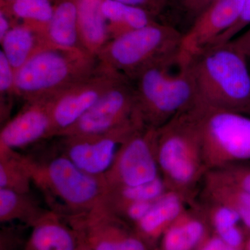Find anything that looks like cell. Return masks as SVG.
I'll return each mask as SVG.
<instances>
[{
	"label": "cell",
	"instance_id": "cell-1",
	"mask_svg": "<svg viewBox=\"0 0 250 250\" xmlns=\"http://www.w3.org/2000/svg\"><path fill=\"white\" fill-rule=\"evenodd\" d=\"M197 103L158 128L156 141L159 170L167 188L190 203L196 200L208 172L202 154Z\"/></svg>",
	"mask_w": 250,
	"mask_h": 250
},
{
	"label": "cell",
	"instance_id": "cell-2",
	"mask_svg": "<svg viewBox=\"0 0 250 250\" xmlns=\"http://www.w3.org/2000/svg\"><path fill=\"white\" fill-rule=\"evenodd\" d=\"M248 59L229 42L208 46L188 60L199 103L250 116Z\"/></svg>",
	"mask_w": 250,
	"mask_h": 250
},
{
	"label": "cell",
	"instance_id": "cell-3",
	"mask_svg": "<svg viewBox=\"0 0 250 250\" xmlns=\"http://www.w3.org/2000/svg\"><path fill=\"white\" fill-rule=\"evenodd\" d=\"M131 81L138 113L148 127H161L198 102L188 62L179 54L148 67Z\"/></svg>",
	"mask_w": 250,
	"mask_h": 250
},
{
	"label": "cell",
	"instance_id": "cell-4",
	"mask_svg": "<svg viewBox=\"0 0 250 250\" xmlns=\"http://www.w3.org/2000/svg\"><path fill=\"white\" fill-rule=\"evenodd\" d=\"M32 184L43 193L52 210L75 218L101 205L108 187L104 176L91 175L62 153L45 160L23 156Z\"/></svg>",
	"mask_w": 250,
	"mask_h": 250
},
{
	"label": "cell",
	"instance_id": "cell-5",
	"mask_svg": "<svg viewBox=\"0 0 250 250\" xmlns=\"http://www.w3.org/2000/svg\"><path fill=\"white\" fill-rule=\"evenodd\" d=\"M99 61L83 49L46 44L16 72V96L26 103L50 98L91 75Z\"/></svg>",
	"mask_w": 250,
	"mask_h": 250
},
{
	"label": "cell",
	"instance_id": "cell-6",
	"mask_svg": "<svg viewBox=\"0 0 250 250\" xmlns=\"http://www.w3.org/2000/svg\"><path fill=\"white\" fill-rule=\"evenodd\" d=\"M183 34L172 26L154 22L111 39L97 58L131 80L148 67L178 55Z\"/></svg>",
	"mask_w": 250,
	"mask_h": 250
},
{
	"label": "cell",
	"instance_id": "cell-7",
	"mask_svg": "<svg viewBox=\"0 0 250 250\" xmlns=\"http://www.w3.org/2000/svg\"><path fill=\"white\" fill-rule=\"evenodd\" d=\"M202 154L208 171L250 161V116L197 103Z\"/></svg>",
	"mask_w": 250,
	"mask_h": 250
},
{
	"label": "cell",
	"instance_id": "cell-8",
	"mask_svg": "<svg viewBox=\"0 0 250 250\" xmlns=\"http://www.w3.org/2000/svg\"><path fill=\"white\" fill-rule=\"evenodd\" d=\"M137 120L141 121L134 85L124 76L60 137L103 134Z\"/></svg>",
	"mask_w": 250,
	"mask_h": 250
},
{
	"label": "cell",
	"instance_id": "cell-9",
	"mask_svg": "<svg viewBox=\"0 0 250 250\" xmlns=\"http://www.w3.org/2000/svg\"><path fill=\"white\" fill-rule=\"evenodd\" d=\"M124 76L99 62L98 68L89 77L52 96L50 101L52 137H60Z\"/></svg>",
	"mask_w": 250,
	"mask_h": 250
},
{
	"label": "cell",
	"instance_id": "cell-10",
	"mask_svg": "<svg viewBox=\"0 0 250 250\" xmlns=\"http://www.w3.org/2000/svg\"><path fill=\"white\" fill-rule=\"evenodd\" d=\"M157 129L143 126L126 140L104 176L108 188L133 187L160 177L156 157Z\"/></svg>",
	"mask_w": 250,
	"mask_h": 250
},
{
	"label": "cell",
	"instance_id": "cell-11",
	"mask_svg": "<svg viewBox=\"0 0 250 250\" xmlns=\"http://www.w3.org/2000/svg\"><path fill=\"white\" fill-rule=\"evenodd\" d=\"M143 126L137 120L103 134L61 137L62 153L83 172L103 177L111 169L125 141Z\"/></svg>",
	"mask_w": 250,
	"mask_h": 250
},
{
	"label": "cell",
	"instance_id": "cell-12",
	"mask_svg": "<svg viewBox=\"0 0 250 250\" xmlns=\"http://www.w3.org/2000/svg\"><path fill=\"white\" fill-rule=\"evenodd\" d=\"M125 223L104 202L88 213L70 218L81 241L91 250H148L144 240L130 232Z\"/></svg>",
	"mask_w": 250,
	"mask_h": 250
},
{
	"label": "cell",
	"instance_id": "cell-13",
	"mask_svg": "<svg viewBox=\"0 0 250 250\" xmlns=\"http://www.w3.org/2000/svg\"><path fill=\"white\" fill-rule=\"evenodd\" d=\"M244 0H219L194 21L183 34L179 57L183 61L213 44L236 22L243 9Z\"/></svg>",
	"mask_w": 250,
	"mask_h": 250
},
{
	"label": "cell",
	"instance_id": "cell-14",
	"mask_svg": "<svg viewBox=\"0 0 250 250\" xmlns=\"http://www.w3.org/2000/svg\"><path fill=\"white\" fill-rule=\"evenodd\" d=\"M51 98L26 104L16 116L4 125L0 133V149L16 151L52 137Z\"/></svg>",
	"mask_w": 250,
	"mask_h": 250
},
{
	"label": "cell",
	"instance_id": "cell-15",
	"mask_svg": "<svg viewBox=\"0 0 250 250\" xmlns=\"http://www.w3.org/2000/svg\"><path fill=\"white\" fill-rule=\"evenodd\" d=\"M208 220L198 202L185 212L162 235L161 250H195L207 239Z\"/></svg>",
	"mask_w": 250,
	"mask_h": 250
},
{
	"label": "cell",
	"instance_id": "cell-16",
	"mask_svg": "<svg viewBox=\"0 0 250 250\" xmlns=\"http://www.w3.org/2000/svg\"><path fill=\"white\" fill-rule=\"evenodd\" d=\"M24 250H77L80 238L76 230L62 221V215L47 211L31 225Z\"/></svg>",
	"mask_w": 250,
	"mask_h": 250
},
{
	"label": "cell",
	"instance_id": "cell-17",
	"mask_svg": "<svg viewBox=\"0 0 250 250\" xmlns=\"http://www.w3.org/2000/svg\"><path fill=\"white\" fill-rule=\"evenodd\" d=\"M178 192L168 190L153 204L147 214L135 225L137 234L144 238L155 239L192 205Z\"/></svg>",
	"mask_w": 250,
	"mask_h": 250
},
{
	"label": "cell",
	"instance_id": "cell-18",
	"mask_svg": "<svg viewBox=\"0 0 250 250\" xmlns=\"http://www.w3.org/2000/svg\"><path fill=\"white\" fill-rule=\"evenodd\" d=\"M201 199L220 202L232 208L250 232V194L224 178L215 171H208L201 187Z\"/></svg>",
	"mask_w": 250,
	"mask_h": 250
},
{
	"label": "cell",
	"instance_id": "cell-19",
	"mask_svg": "<svg viewBox=\"0 0 250 250\" xmlns=\"http://www.w3.org/2000/svg\"><path fill=\"white\" fill-rule=\"evenodd\" d=\"M103 0H77L81 42L88 53L97 57L111 40L107 22L102 11Z\"/></svg>",
	"mask_w": 250,
	"mask_h": 250
},
{
	"label": "cell",
	"instance_id": "cell-20",
	"mask_svg": "<svg viewBox=\"0 0 250 250\" xmlns=\"http://www.w3.org/2000/svg\"><path fill=\"white\" fill-rule=\"evenodd\" d=\"M46 38L49 43L57 47L85 50L79 30L77 0H59L54 4Z\"/></svg>",
	"mask_w": 250,
	"mask_h": 250
},
{
	"label": "cell",
	"instance_id": "cell-21",
	"mask_svg": "<svg viewBox=\"0 0 250 250\" xmlns=\"http://www.w3.org/2000/svg\"><path fill=\"white\" fill-rule=\"evenodd\" d=\"M0 42L1 50L16 72L33 54L49 43L45 34L23 24L11 28Z\"/></svg>",
	"mask_w": 250,
	"mask_h": 250
},
{
	"label": "cell",
	"instance_id": "cell-22",
	"mask_svg": "<svg viewBox=\"0 0 250 250\" xmlns=\"http://www.w3.org/2000/svg\"><path fill=\"white\" fill-rule=\"evenodd\" d=\"M102 11L111 39L156 22V17L141 8L114 0H103Z\"/></svg>",
	"mask_w": 250,
	"mask_h": 250
},
{
	"label": "cell",
	"instance_id": "cell-23",
	"mask_svg": "<svg viewBox=\"0 0 250 250\" xmlns=\"http://www.w3.org/2000/svg\"><path fill=\"white\" fill-rule=\"evenodd\" d=\"M1 8L13 19L22 21L21 24H25L45 36L54 11V5L51 2V0L1 1Z\"/></svg>",
	"mask_w": 250,
	"mask_h": 250
},
{
	"label": "cell",
	"instance_id": "cell-24",
	"mask_svg": "<svg viewBox=\"0 0 250 250\" xmlns=\"http://www.w3.org/2000/svg\"><path fill=\"white\" fill-rule=\"evenodd\" d=\"M47 210L41 208L30 193L0 188V221H19L32 225Z\"/></svg>",
	"mask_w": 250,
	"mask_h": 250
},
{
	"label": "cell",
	"instance_id": "cell-25",
	"mask_svg": "<svg viewBox=\"0 0 250 250\" xmlns=\"http://www.w3.org/2000/svg\"><path fill=\"white\" fill-rule=\"evenodd\" d=\"M31 184L23 156L16 151L0 149V188L30 193Z\"/></svg>",
	"mask_w": 250,
	"mask_h": 250
},
{
	"label": "cell",
	"instance_id": "cell-26",
	"mask_svg": "<svg viewBox=\"0 0 250 250\" xmlns=\"http://www.w3.org/2000/svg\"><path fill=\"white\" fill-rule=\"evenodd\" d=\"M168 190L162 177L147 183L108 188L104 204L107 207L132 202H154Z\"/></svg>",
	"mask_w": 250,
	"mask_h": 250
},
{
	"label": "cell",
	"instance_id": "cell-27",
	"mask_svg": "<svg viewBox=\"0 0 250 250\" xmlns=\"http://www.w3.org/2000/svg\"><path fill=\"white\" fill-rule=\"evenodd\" d=\"M215 171L230 182L250 194V163H238Z\"/></svg>",
	"mask_w": 250,
	"mask_h": 250
},
{
	"label": "cell",
	"instance_id": "cell-28",
	"mask_svg": "<svg viewBox=\"0 0 250 250\" xmlns=\"http://www.w3.org/2000/svg\"><path fill=\"white\" fill-rule=\"evenodd\" d=\"M16 72L2 51L0 50V94L1 102L11 100L16 95L15 92Z\"/></svg>",
	"mask_w": 250,
	"mask_h": 250
},
{
	"label": "cell",
	"instance_id": "cell-29",
	"mask_svg": "<svg viewBox=\"0 0 250 250\" xmlns=\"http://www.w3.org/2000/svg\"><path fill=\"white\" fill-rule=\"evenodd\" d=\"M250 24V0H244L243 9L239 18L236 22L231 26L229 29L219 36L210 45H217V44L225 43L229 41L232 40L237 36L239 35L243 29H246Z\"/></svg>",
	"mask_w": 250,
	"mask_h": 250
},
{
	"label": "cell",
	"instance_id": "cell-30",
	"mask_svg": "<svg viewBox=\"0 0 250 250\" xmlns=\"http://www.w3.org/2000/svg\"><path fill=\"white\" fill-rule=\"evenodd\" d=\"M123 4L141 8L157 17L165 11L168 0H114Z\"/></svg>",
	"mask_w": 250,
	"mask_h": 250
},
{
	"label": "cell",
	"instance_id": "cell-31",
	"mask_svg": "<svg viewBox=\"0 0 250 250\" xmlns=\"http://www.w3.org/2000/svg\"><path fill=\"white\" fill-rule=\"evenodd\" d=\"M218 1L219 0H177L182 9L195 20Z\"/></svg>",
	"mask_w": 250,
	"mask_h": 250
},
{
	"label": "cell",
	"instance_id": "cell-32",
	"mask_svg": "<svg viewBox=\"0 0 250 250\" xmlns=\"http://www.w3.org/2000/svg\"><path fill=\"white\" fill-rule=\"evenodd\" d=\"M229 42L247 59H250V28Z\"/></svg>",
	"mask_w": 250,
	"mask_h": 250
},
{
	"label": "cell",
	"instance_id": "cell-33",
	"mask_svg": "<svg viewBox=\"0 0 250 250\" xmlns=\"http://www.w3.org/2000/svg\"><path fill=\"white\" fill-rule=\"evenodd\" d=\"M197 250H242L236 249L229 246L223 241L220 237L215 236L207 238L203 243L199 247Z\"/></svg>",
	"mask_w": 250,
	"mask_h": 250
},
{
	"label": "cell",
	"instance_id": "cell-34",
	"mask_svg": "<svg viewBox=\"0 0 250 250\" xmlns=\"http://www.w3.org/2000/svg\"><path fill=\"white\" fill-rule=\"evenodd\" d=\"M14 19L4 9L0 10V41L4 39L5 36L11 30V28L16 25L14 24Z\"/></svg>",
	"mask_w": 250,
	"mask_h": 250
},
{
	"label": "cell",
	"instance_id": "cell-35",
	"mask_svg": "<svg viewBox=\"0 0 250 250\" xmlns=\"http://www.w3.org/2000/svg\"><path fill=\"white\" fill-rule=\"evenodd\" d=\"M81 241V239H80ZM77 250H91L88 248L86 245L84 243H83L82 241H80V246H79L78 249Z\"/></svg>",
	"mask_w": 250,
	"mask_h": 250
},
{
	"label": "cell",
	"instance_id": "cell-36",
	"mask_svg": "<svg viewBox=\"0 0 250 250\" xmlns=\"http://www.w3.org/2000/svg\"><path fill=\"white\" fill-rule=\"evenodd\" d=\"M246 250H250V238L248 239V241L246 243Z\"/></svg>",
	"mask_w": 250,
	"mask_h": 250
},
{
	"label": "cell",
	"instance_id": "cell-37",
	"mask_svg": "<svg viewBox=\"0 0 250 250\" xmlns=\"http://www.w3.org/2000/svg\"><path fill=\"white\" fill-rule=\"evenodd\" d=\"M14 1V0H1V1H4V2H9V1Z\"/></svg>",
	"mask_w": 250,
	"mask_h": 250
}]
</instances>
